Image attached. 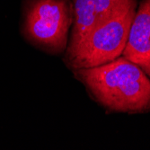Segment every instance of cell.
Masks as SVG:
<instances>
[{"instance_id":"obj_1","label":"cell","mask_w":150,"mask_h":150,"mask_svg":"<svg viewBox=\"0 0 150 150\" xmlns=\"http://www.w3.org/2000/svg\"><path fill=\"white\" fill-rule=\"evenodd\" d=\"M92 98L109 112H150V78L140 67L120 56L89 69L73 70Z\"/></svg>"},{"instance_id":"obj_2","label":"cell","mask_w":150,"mask_h":150,"mask_svg":"<svg viewBox=\"0 0 150 150\" xmlns=\"http://www.w3.org/2000/svg\"><path fill=\"white\" fill-rule=\"evenodd\" d=\"M137 6L138 1H133L94 27L72 51L65 54L64 61L67 67L73 70L89 69L121 56Z\"/></svg>"},{"instance_id":"obj_3","label":"cell","mask_w":150,"mask_h":150,"mask_svg":"<svg viewBox=\"0 0 150 150\" xmlns=\"http://www.w3.org/2000/svg\"><path fill=\"white\" fill-rule=\"evenodd\" d=\"M73 21L71 0H30L23 33L35 47L50 54H61L67 48Z\"/></svg>"},{"instance_id":"obj_4","label":"cell","mask_w":150,"mask_h":150,"mask_svg":"<svg viewBox=\"0 0 150 150\" xmlns=\"http://www.w3.org/2000/svg\"><path fill=\"white\" fill-rule=\"evenodd\" d=\"M133 1L138 0H72L74 21L65 54L72 51L94 27Z\"/></svg>"},{"instance_id":"obj_5","label":"cell","mask_w":150,"mask_h":150,"mask_svg":"<svg viewBox=\"0 0 150 150\" xmlns=\"http://www.w3.org/2000/svg\"><path fill=\"white\" fill-rule=\"evenodd\" d=\"M122 56L137 64L150 78V0H140Z\"/></svg>"}]
</instances>
